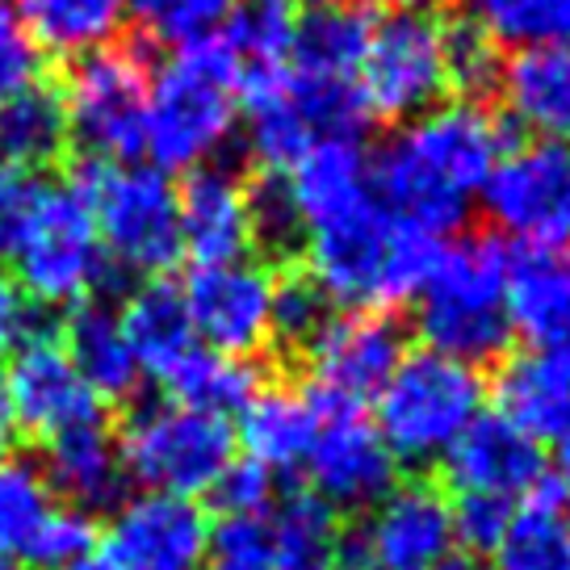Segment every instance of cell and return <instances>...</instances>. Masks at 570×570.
Returning a JSON list of instances; mask_svg holds the SVG:
<instances>
[{"label":"cell","mask_w":570,"mask_h":570,"mask_svg":"<svg viewBox=\"0 0 570 570\" xmlns=\"http://www.w3.org/2000/svg\"><path fill=\"white\" fill-rule=\"evenodd\" d=\"M374 13L353 0H332L320 9H306L294 30V51L289 63L306 76H336V80H356L361 55L374 35Z\"/></svg>","instance_id":"28"},{"label":"cell","mask_w":570,"mask_h":570,"mask_svg":"<svg viewBox=\"0 0 570 570\" xmlns=\"http://www.w3.org/2000/svg\"><path fill=\"white\" fill-rule=\"evenodd\" d=\"M512 336H524L533 353L570 356V261L553 252H517L508 282Z\"/></svg>","instance_id":"22"},{"label":"cell","mask_w":570,"mask_h":570,"mask_svg":"<svg viewBox=\"0 0 570 570\" xmlns=\"http://www.w3.org/2000/svg\"><path fill=\"white\" fill-rule=\"evenodd\" d=\"M42 320L35 315V303L13 289V285H0V361L4 353H13L21 340L38 336ZM13 436V420H9V407H4V386H0V445Z\"/></svg>","instance_id":"45"},{"label":"cell","mask_w":570,"mask_h":570,"mask_svg":"<svg viewBox=\"0 0 570 570\" xmlns=\"http://www.w3.org/2000/svg\"><path fill=\"white\" fill-rule=\"evenodd\" d=\"M445 479L458 495L503 499L517 508L520 499L546 479V453L541 441L529 436L503 415H479L441 458Z\"/></svg>","instance_id":"18"},{"label":"cell","mask_w":570,"mask_h":570,"mask_svg":"<svg viewBox=\"0 0 570 570\" xmlns=\"http://www.w3.org/2000/svg\"><path fill=\"white\" fill-rule=\"evenodd\" d=\"M206 570H282L268 517H223V524L210 529Z\"/></svg>","instance_id":"41"},{"label":"cell","mask_w":570,"mask_h":570,"mask_svg":"<svg viewBox=\"0 0 570 570\" xmlns=\"http://www.w3.org/2000/svg\"><path fill=\"white\" fill-rule=\"evenodd\" d=\"M491 570H570L562 482L546 474L520 499V508H512V520L491 546Z\"/></svg>","instance_id":"27"},{"label":"cell","mask_w":570,"mask_h":570,"mask_svg":"<svg viewBox=\"0 0 570 570\" xmlns=\"http://www.w3.org/2000/svg\"><path fill=\"white\" fill-rule=\"evenodd\" d=\"M306 356L315 370L311 391L365 407L386 386L394 365L407 356V336L391 311H353V315H332Z\"/></svg>","instance_id":"17"},{"label":"cell","mask_w":570,"mask_h":570,"mask_svg":"<svg viewBox=\"0 0 570 570\" xmlns=\"http://www.w3.org/2000/svg\"><path fill=\"white\" fill-rule=\"evenodd\" d=\"M18 18L42 55L85 59L118 42L126 26V0H18Z\"/></svg>","instance_id":"29"},{"label":"cell","mask_w":570,"mask_h":570,"mask_svg":"<svg viewBox=\"0 0 570 570\" xmlns=\"http://www.w3.org/2000/svg\"><path fill=\"white\" fill-rule=\"evenodd\" d=\"M320 403V432L306 458L311 491L336 512H370L399 482V462L365 407L311 391Z\"/></svg>","instance_id":"12"},{"label":"cell","mask_w":570,"mask_h":570,"mask_svg":"<svg viewBox=\"0 0 570 570\" xmlns=\"http://www.w3.org/2000/svg\"><path fill=\"white\" fill-rule=\"evenodd\" d=\"M453 537L470 546V550L479 553L499 541L503 533V524L512 520V503H503V499H487V495H458L453 503Z\"/></svg>","instance_id":"44"},{"label":"cell","mask_w":570,"mask_h":570,"mask_svg":"<svg viewBox=\"0 0 570 570\" xmlns=\"http://www.w3.org/2000/svg\"><path fill=\"white\" fill-rule=\"evenodd\" d=\"M306 273L327 303L353 311H391L420 294L445 239L391 214L365 194L306 227Z\"/></svg>","instance_id":"2"},{"label":"cell","mask_w":570,"mask_h":570,"mask_svg":"<svg viewBox=\"0 0 570 570\" xmlns=\"http://www.w3.org/2000/svg\"><path fill=\"white\" fill-rule=\"evenodd\" d=\"M248 227L252 244H261L268 256H294L303 252V218L294 210V197L285 189L282 173H268L248 185Z\"/></svg>","instance_id":"38"},{"label":"cell","mask_w":570,"mask_h":570,"mask_svg":"<svg viewBox=\"0 0 570 570\" xmlns=\"http://www.w3.org/2000/svg\"><path fill=\"white\" fill-rule=\"evenodd\" d=\"M232 9L235 0H126V13H135L151 35L173 42L177 51L218 35Z\"/></svg>","instance_id":"37"},{"label":"cell","mask_w":570,"mask_h":570,"mask_svg":"<svg viewBox=\"0 0 570 570\" xmlns=\"http://www.w3.org/2000/svg\"><path fill=\"white\" fill-rule=\"evenodd\" d=\"M92 546H97V524H92L89 512L51 508L35 529V537L26 541L21 562L35 570H63L76 567L80 558H92Z\"/></svg>","instance_id":"39"},{"label":"cell","mask_w":570,"mask_h":570,"mask_svg":"<svg viewBox=\"0 0 570 570\" xmlns=\"http://www.w3.org/2000/svg\"><path fill=\"white\" fill-rule=\"evenodd\" d=\"M320 432V403L298 386H261L239 411L235 445H244L248 462L265 465L273 479L303 470Z\"/></svg>","instance_id":"20"},{"label":"cell","mask_w":570,"mask_h":570,"mask_svg":"<svg viewBox=\"0 0 570 570\" xmlns=\"http://www.w3.org/2000/svg\"><path fill=\"white\" fill-rule=\"evenodd\" d=\"M0 570H21L18 558H4V553H0Z\"/></svg>","instance_id":"51"},{"label":"cell","mask_w":570,"mask_h":570,"mask_svg":"<svg viewBox=\"0 0 570 570\" xmlns=\"http://www.w3.org/2000/svg\"><path fill=\"white\" fill-rule=\"evenodd\" d=\"M436 570H487V567H482L479 558H445Z\"/></svg>","instance_id":"49"},{"label":"cell","mask_w":570,"mask_h":570,"mask_svg":"<svg viewBox=\"0 0 570 570\" xmlns=\"http://www.w3.org/2000/svg\"><path fill=\"white\" fill-rule=\"evenodd\" d=\"M160 386L173 394V403H180V407L227 420V415H239L252 403V394L261 391V374L244 356L214 353L206 344H197Z\"/></svg>","instance_id":"32"},{"label":"cell","mask_w":570,"mask_h":570,"mask_svg":"<svg viewBox=\"0 0 570 570\" xmlns=\"http://www.w3.org/2000/svg\"><path fill=\"white\" fill-rule=\"evenodd\" d=\"M470 21L495 47H570V0H470Z\"/></svg>","instance_id":"34"},{"label":"cell","mask_w":570,"mask_h":570,"mask_svg":"<svg viewBox=\"0 0 570 570\" xmlns=\"http://www.w3.org/2000/svg\"><path fill=\"white\" fill-rule=\"evenodd\" d=\"M495 89L517 126L537 139L570 142V47L517 51L503 59Z\"/></svg>","instance_id":"23"},{"label":"cell","mask_w":570,"mask_h":570,"mask_svg":"<svg viewBox=\"0 0 570 570\" xmlns=\"http://www.w3.org/2000/svg\"><path fill=\"white\" fill-rule=\"evenodd\" d=\"M42 47H38L30 30L21 26L13 9L0 4V101L18 97V92L35 89L42 80Z\"/></svg>","instance_id":"42"},{"label":"cell","mask_w":570,"mask_h":570,"mask_svg":"<svg viewBox=\"0 0 570 570\" xmlns=\"http://www.w3.org/2000/svg\"><path fill=\"white\" fill-rule=\"evenodd\" d=\"M453 508L441 487L432 482H394L386 499H377L356 524L344 533V550L353 567L370 570H436L453 558Z\"/></svg>","instance_id":"13"},{"label":"cell","mask_w":570,"mask_h":570,"mask_svg":"<svg viewBox=\"0 0 570 570\" xmlns=\"http://www.w3.org/2000/svg\"><path fill=\"white\" fill-rule=\"evenodd\" d=\"M147 63L135 47H106L71 63L63 114L68 135L92 160L126 164L142 151V118H147Z\"/></svg>","instance_id":"11"},{"label":"cell","mask_w":570,"mask_h":570,"mask_svg":"<svg viewBox=\"0 0 570 570\" xmlns=\"http://www.w3.org/2000/svg\"><path fill=\"white\" fill-rule=\"evenodd\" d=\"M445 59H449V89H458L465 101H482L499 85L503 55L474 21L445 26Z\"/></svg>","instance_id":"40"},{"label":"cell","mask_w":570,"mask_h":570,"mask_svg":"<svg viewBox=\"0 0 570 570\" xmlns=\"http://www.w3.org/2000/svg\"><path fill=\"white\" fill-rule=\"evenodd\" d=\"M265 517L282 570H332L340 562V512L327 508L315 491H285Z\"/></svg>","instance_id":"31"},{"label":"cell","mask_w":570,"mask_h":570,"mask_svg":"<svg viewBox=\"0 0 570 570\" xmlns=\"http://www.w3.org/2000/svg\"><path fill=\"white\" fill-rule=\"evenodd\" d=\"M0 386H4V407H9L13 428H26L42 441H51L68 428L106 420L101 399L71 365L63 344L47 332L21 340L13 348L4 374H0Z\"/></svg>","instance_id":"15"},{"label":"cell","mask_w":570,"mask_h":570,"mask_svg":"<svg viewBox=\"0 0 570 570\" xmlns=\"http://www.w3.org/2000/svg\"><path fill=\"white\" fill-rule=\"evenodd\" d=\"M298 9L294 0H235L232 18L223 21V47L232 51L239 80L261 71H282L294 51Z\"/></svg>","instance_id":"33"},{"label":"cell","mask_w":570,"mask_h":570,"mask_svg":"<svg viewBox=\"0 0 570 570\" xmlns=\"http://www.w3.org/2000/svg\"><path fill=\"white\" fill-rule=\"evenodd\" d=\"M210 495L218 499V508L227 517H265L268 508L277 503V479L268 474L265 465L244 458V462L227 465V474L218 479Z\"/></svg>","instance_id":"43"},{"label":"cell","mask_w":570,"mask_h":570,"mask_svg":"<svg viewBox=\"0 0 570 570\" xmlns=\"http://www.w3.org/2000/svg\"><path fill=\"white\" fill-rule=\"evenodd\" d=\"M273 285L277 277L261 261H227V265H197L180 289L194 336L206 348L227 356L261 353L273 340Z\"/></svg>","instance_id":"14"},{"label":"cell","mask_w":570,"mask_h":570,"mask_svg":"<svg viewBox=\"0 0 570 570\" xmlns=\"http://www.w3.org/2000/svg\"><path fill=\"white\" fill-rule=\"evenodd\" d=\"M482 210L520 252L570 248V142H512L482 185Z\"/></svg>","instance_id":"9"},{"label":"cell","mask_w":570,"mask_h":570,"mask_svg":"<svg viewBox=\"0 0 570 570\" xmlns=\"http://www.w3.org/2000/svg\"><path fill=\"white\" fill-rule=\"evenodd\" d=\"M68 185L85 197L114 273L160 277L180 261V210L168 173L151 164L92 160L76 168Z\"/></svg>","instance_id":"6"},{"label":"cell","mask_w":570,"mask_h":570,"mask_svg":"<svg viewBox=\"0 0 570 570\" xmlns=\"http://www.w3.org/2000/svg\"><path fill=\"white\" fill-rule=\"evenodd\" d=\"M21 294L38 306H80L114 282L92 214L71 185H42L13 248Z\"/></svg>","instance_id":"8"},{"label":"cell","mask_w":570,"mask_h":570,"mask_svg":"<svg viewBox=\"0 0 570 570\" xmlns=\"http://www.w3.org/2000/svg\"><path fill=\"white\" fill-rule=\"evenodd\" d=\"M327 320H332V303L306 268H294L273 285V340H282L285 348L306 353Z\"/></svg>","instance_id":"36"},{"label":"cell","mask_w":570,"mask_h":570,"mask_svg":"<svg viewBox=\"0 0 570 570\" xmlns=\"http://www.w3.org/2000/svg\"><path fill=\"white\" fill-rule=\"evenodd\" d=\"M210 520L197 499L142 491L114 508L106 558L114 570H206Z\"/></svg>","instance_id":"16"},{"label":"cell","mask_w":570,"mask_h":570,"mask_svg":"<svg viewBox=\"0 0 570 570\" xmlns=\"http://www.w3.org/2000/svg\"><path fill=\"white\" fill-rule=\"evenodd\" d=\"M294 4H306V9H320V4H332V0H294Z\"/></svg>","instance_id":"52"},{"label":"cell","mask_w":570,"mask_h":570,"mask_svg":"<svg viewBox=\"0 0 570 570\" xmlns=\"http://www.w3.org/2000/svg\"><path fill=\"white\" fill-rule=\"evenodd\" d=\"M567 533H570V503H567Z\"/></svg>","instance_id":"53"},{"label":"cell","mask_w":570,"mask_h":570,"mask_svg":"<svg viewBox=\"0 0 570 570\" xmlns=\"http://www.w3.org/2000/svg\"><path fill=\"white\" fill-rule=\"evenodd\" d=\"M35 177L26 173H13V168H0V261H9L13 248H18V235L26 227V218L35 210V197H38Z\"/></svg>","instance_id":"46"},{"label":"cell","mask_w":570,"mask_h":570,"mask_svg":"<svg viewBox=\"0 0 570 570\" xmlns=\"http://www.w3.org/2000/svg\"><path fill=\"white\" fill-rule=\"evenodd\" d=\"M487 382L474 365L445 353H407L374 399V428L394 462L424 470L449 453V445L482 415Z\"/></svg>","instance_id":"5"},{"label":"cell","mask_w":570,"mask_h":570,"mask_svg":"<svg viewBox=\"0 0 570 570\" xmlns=\"http://www.w3.org/2000/svg\"><path fill=\"white\" fill-rule=\"evenodd\" d=\"M118 323H122L126 344L139 361L142 377H156V382H164L189 356V348H197L194 323H189L180 289L173 282H160V277H151L126 298Z\"/></svg>","instance_id":"24"},{"label":"cell","mask_w":570,"mask_h":570,"mask_svg":"<svg viewBox=\"0 0 570 570\" xmlns=\"http://www.w3.org/2000/svg\"><path fill=\"white\" fill-rule=\"evenodd\" d=\"M356 89L370 118L411 122L436 109L449 92L445 21L432 13H391L374 21L356 68Z\"/></svg>","instance_id":"10"},{"label":"cell","mask_w":570,"mask_h":570,"mask_svg":"<svg viewBox=\"0 0 570 570\" xmlns=\"http://www.w3.org/2000/svg\"><path fill=\"white\" fill-rule=\"evenodd\" d=\"M353 570H370V567H353Z\"/></svg>","instance_id":"54"},{"label":"cell","mask_w":570,"mask_h":570,"mask_svg":"<svg viewBox=\"0 0 570 570\" xmlns=\"http://www.w3.org/2000/svg\"><path fill=\"white\" fill-rule=\"evenodd\" d=\"M63 353L71 356V365L80 370V377L89 382V391L106 403V399H130L139 391L142 370L126 332L118 323V311L106 303H80L63 323Z\"/></svg>","instance_id":"26"},{"label":"cell","mask_w":570,"mask_h":570,"mask_svg":"<svg viewBox=\"0 0 570 570\" xmlns=\"http://www.w3.org/2000/svg\"><path fill=\"white\" fill-rule=\"evenodd\" d=\"M51 495L55 491L47 487L42 465L0 453V553L4 558H21L26 541L55 508Z\"/></svg>","instance_id":"35"},{"label":"cell","mask_w":570,"mask_h":570,"mask_svg":"<svg viewBox=\"0 0 570 570\" xmlns=\"http://www.w3.org/2000/svg\"><path fill=\"white\" fill-rule=\"evenodd\" d=\"M239 122V68L223 38L180 47L147 85L142 151L160 173L210 168Z\"/></svg>","instance_id":"3"},{"label":"cell","mask_w":570,"mask_h":570,"mask_svg":"<svg viewBox=\"0 0 570 570\" xmlns=\"http://www.w3.org/2000/svg\"><path fill=\"white\" fill-rule=\"evenodd\" d=\"M68 139V114L59 92L35 85L0 101V168L30 177L35 168L59 160Z\"/></svg>","instance_id":"30"},{"label":"cell","mask_w":570,"mask_h":570,"mask_svg":"<svg viewBox=\"0 0 570 570\" xmlns=\"http://www.w3.org/2000/svg\"><path fill=\"white\" fill-rule=\"evenodd\" d=\"M499 415L546 441L570 420V356L520 353L499 365L495 377Z\"/></svg>","instance_id":"25"},{"label":"cell","mask_w":570,"mask_h":570,"mask_svg":"<svg viewBox=\"0 0 570 570\" xmlns=\"http://www.w3.org/2000/svg\"><path fill=\"white\" fill-rule=\"evenodd\" d=\"M63 570H114V567H109V558H80L76 567H63Z\"/></svg>","instance_id":"50"},{"label":"cell","mask_w":570,"mask_h":570,"mask_svg":"<svg viewBox=\"0 0 570 570\" xmlns=\"http://www.w3.org/2000/svg\"><path fill=\"white\" fill-rule=\"evenodd\" d=\"M394 4L399 13H432V4H441V0H386Z\"/></svg>","instance_id":"48"},{"label":"cell","mask_w":570,"mask_h":570,"mask_svg":"<svg viewBox=\"0 0 570 570\" xmlns=\"http://www.w3.org/2000/svg\"><path fill=\"white\" fill-rule=\"evenodd\" d=\"M126 479L142 491L202 499L235 462V428L223 415L180 407L173 399L130 411L118 436Z\"/></svg>","instance_id":"7"},{"label":"cell","mask_w":570,"mask_h":570,"mask_svg":"<svg viewBox=\"0 0 570 570\" xmlns=\"http://www.w3.org/2000/svg\"><path fill=\"white\" fill-rule=\"evenodd\" d=\"M512 261H517V248L499 235H465L458 244H445L428 282L411 298L415 332L424 336L432 353L465 361L474 370L508 353Z\"/></svg>","instance_id":"4"},{"label":"cell","mask_w":570,"mask_h":570,"mask_svg":"<svg viewBox=\"0 0 570 570\" xmlns=\"http://www.w3.org/2000/svg\"><path fill=\"white\" fill-rule=\"evenodd\" d=\"M47 487L68 499V508L80 512H97V508H118L126 491V470L118 458V441L106 428V420L97 424L68 428L47 441Z\"/></svg>","instance_id":"21"},{"label":"cell","mask_w":570,"mask_h":570,"mask_svg":"<svg viewBox=\"0 0 570 570\" xmlns=\"http://www.w3.org/2000/svg\"><path fill=\"white\" fill-rule=\"evenodd\" d=\"M508 147L512 135L495 109L458 97L399 126L370 164V180L391 214L445 235L465 223Z\"/></svg>","instance_id":"1"},{"label":"cell","mask_w":570,"mask_h":570,"mask_svg":"<svg viewBox=\"0 0 570 570\" xmlns=\"http://www.w3.org/2000/svg\"><path fill=\"white\" fill-rule=\"evenodd\" d=\"M553 458H558V482L570 487V420L558 428V436H553Z\"/></svg>","instance_id":"47"},{"label":"cell","mask_w":570,"mask_h":570,"mask_svg":"<svg viewBox=\"0 0 570 570\" xmlns=\"http://www.w3.org/2000/svg\"><path fill=\"white\" fill-rule=\"evenodd\" d=\"M180 210V252H189L197 265H227L248 256V185L232 168H197L189 185L177 189Z\"/></svg>","instance_id":"19"}]
</instances>
